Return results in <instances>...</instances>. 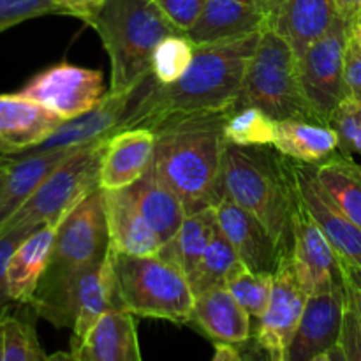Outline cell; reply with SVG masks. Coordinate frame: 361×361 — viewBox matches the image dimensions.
I'll return each mask as SVG.
<instances>
[{"mask_svg": "<svg viewBox=\"0 0 361 361\" xmlns=\"http://www.w3.org/2000/svg\"><path fill=\"white\" fill-rule=\"evenodd\" d=\"M76 148L66 150L27 152L11 155V168L7 175L6 189L0 201V229L18 212V208L32 196L42 180L66 161Z\"/></svg>", "mask_w": 361, "mask_h": 361, "instance_id": "27", "label": "cell"}, {"mask_svg": "<svg viewBox=\"0 0 361 361\" xmlns=\"http://www.w3.org/2000/svg\"><path fill=\"white\" fill-rule=\"evenodd\" d=\"M334 2L338 14H341L342 18H345L348 21L351 20V16L356 11L361 9V0H334Z\"/></svg>", "mask_w": 361, "mask_h": 361, "instance_id": "44", "label": "cell"}, {"mask_svg": "<svg viewBox=\"0 0 361 361\" xmlns=\"http://www.w3.org/2000/svg\"><path fill=\"white\" fill-rule=\"evenodd\" d=\"M338 16L334 0H282L271 16L270 27L288 39L300 56Z\"/></svg>", "mask_w": 361, "mask_h": 361, "instance_id": "25", "label": "cell"}, {"mask_svg": "<svg viewBox=\"0 0 361 361\" xmlns=\"http://www.w3.org/2000/svg\"><path fill=\"white\" fill-rule=\"evenodd\" d=\"M207 0H155L164 16L185 34L200 18Z\"/></svg>", "mask_w": 361, "mask_h": 361, "instance_id": "40", "label": "cell"}, {"mask_svg": "<svg viewBox=\"0 0 361 361\" xmlns=\"http://www.w3.org/2000/svg\"><path fill=\"white\" fill-rule=\"evenodd\" d=\"M328 123L338 134V152L349 157H361V102L345 97Z\"/></svg>", "mask_w": 361, "mask_h": 361, "instance_id": "36", "label": "cell"}, {"mask_svg": "<svg viewBox=\"0 0 361 361\" xmlns=\"http://www.w3.org/2000/svg\"><path fill=\"white\" fill-rule=\"evenodd\" d=\"M243 267L245 264L240 261L238 254L233 249L228 236L217 226L203 257H201L196 274L190 279V288H192L194 296L207 291V289L215 288V286H226V282Z\"/></svg>", "mask_w": 361, "mask_h": 361, "instance_id": "31", "label": "cell"}, {"mask_svg": "<svg viewBox=\"0 0 361 361\" xmlns=\"http://www.w3.org/2000/svg\"><path fill=\"white\" fill-rule=\"evenodd\" d=\"M229 113L176 115L152 127L155 154L150 169L178 194L187 214L217 203Z\"/></svg>", "mask_w": 361, "mask_h": 361, "instance_id": "2", "label": "cell"}, {"mask_svg": "<svg viewBox=\"0 0 361 361\" xmlns=\"http://www.w3.org/2000/svg\"><path fill=\"white\" fill-rule=\"evenodd\" d=\"M108 137L78 147L42 180L0 231L11 228L37 229L41 226L56 228L78 203L101 187L99 175Z\"/></svg>", "mask_w": 361, "mask_h": 361, "instance_id": "8", "label": "cell"}, {"mask_svg": "<svg viewBox=\"0 0 361 361\" xmlns=\"http://www.w3.org/2000/svg\"><path fill=\"white\" fill-rule=\"evenodd\" d=\"M245 309L235 300L226 286H215L194 296L189 323L214 342H247L252 334Z\"/></svg>", "mask_w": 361, "mask_h": 361, "instance_id": "21", "label": "cell"}, {"mask_svg": "<svg viewBox=\"0 0 361 361\" xmlns=\"http://www.w3.org/2000/svg\"><path fill=\"white\" fill-rule=\"evenodd\" d=\"M344 275H345V281H348L351 286H355V288L361 293V268H356L353 267V264L344 263Z\"/></svg>", "mask_w": 361, "mask_h": 361, "instance_id": "46", "label": "cell"}, {"mask_svg": "<svg viewBox=\"0 0 361 361\" xmlns=\"http://www.w3.org/2000/svg\"><path fill=\"white\" fill-rule=\"evenodd\" d=\"M345 309V286L310 295L286 361H321L341 344Z\"/></svg>", "mask_w": 361, "mask_h": 361, "instance_id": "14", "label": "cell"}, {"mask_svg": "<svg viewBox=\"0 0 361 361\" xmlns=\"http://www.w3.org/2000/svg\"><path fill=\"white\" fill-rule=\"evenodd\" d=\"M229 197L259 219L284 257L293 252V219L300 194L293 161L267 147L228 143L222 157L219 197Z\"/></svg>", "mask_w": 361, "mask_h": 361, "instance_id": "3", "label": "cell"}, {"mask_svg": "<svg viewBox=\"0 0 361 361\" xmlns=\"http://www.w3.org/2000/svg\"><path fill=\"white\" fill-rule=\"evenodd\" d=\"M277 120L256 106L235 108L228 115L224 136L228 143L242 147H271L275 140Z\"/></svg>", "mask_w": 361, "mask_h": 361, "instance_id": "32", "label": "cell"}, {"mask_svg": "<svg viewBox=\"0 0 361 361\" xmlns=\"http://www.w3.org/2000/svg\"><path fill=\"white\" fill-rule=\"evenodd\" d=\"M62 122L66 120L56 113L21 94L0 95V141L6 143L13 154H20L41 143Z\"/></svg>", "mask_w": 361, "mask_h": 361, "instance_id": "22", "label": "cell"}, {"mask_svg": "<svg viewBox=\"0 0 361 361\" xmlns=\"http://www.w3.org/2000/svg\"><path fill=\"white\" fill-rule=\"evenodd\" d=\"M108 53L113 94L130 92L152 74L159 42L182 30L164 16L155 0H108L87 21Z\"/></svg>", "mask_w": 361, "mask_h": 361, "instance_id": "4", "label": "cell"}, {"mask_svg": "<svg viewBox=\"0 0 361 361\" xmlns=\"http://www.w3.org/2000/svg\"><path fill=\"white\" fill-rule=\"evenodd\" d=\"M268 0H207L196 23L185 32L196 46L261 32L270 25Z\"/></svg>", "mask_w": 361, "mask_h": 361, "instance_id": "17", "label": "cell"}, {"mask_svg": "<svg viewBox=\"0 0 361 361\" xmlns=\"http://www.w3.org/2000/svg\"><path fill=\"white\" fill-rule=\"evenodd\" d=\"M55 226H41L11 254L7 264V289L9 296L18 305H28L48 268L55 243Z\"/></svg>", "mask_w": 361, "mask_h": 361, "instance_id": "24", "label": "cell"}, {"mask_svg": "<svg viewBox=\"0 0 361 361\" xmlns=\"http://www.w3.org/2000/svg\"><path fill=\"white\" fill-rule=\"evenodd\" d=\"M348 42L349 21L338 16L334 25L298 56L303 95L316 118L323 123L330 122L337 106L348 97L344 80Z\"/></svg>", "mask_w": 361, "mask_h": 361, "instance_id": "9", "label": "cell"}, {"mask_svg": "<svg viewBox=\"0 0 361 361\" xmlns=\"http://www.w3.org/2000/svg\"><path fill=\"white\" fill-rule=\"evenodd\" d=\"M28 305L35 316L56 328H71L78 345L88 328L109 309H115L108 257L99 267L62 270L46 268Z\"/></svg>", "mask_w": 361, "mask_h": 361, "instance_id": "7", "label": "cell"}, {"mask_svg": "<svg viewBox=\"0 0 361 361\" xmlns=\"http://www.w3.org/2000/svg\"><path fill=\"white\" fill-rule=\"evenodd\" d=\"M111 247L130 256H157L162 243L126 189L104 190Z\"/></svg>", "mask_w": 361, "mask_h": 361, "instance_id": "23", "label": "cell"}, {"mask_svg": "<svg viewBox=\"0 0 361 361\" xmlns=\"http://www.w3.org/2000/svg\"><path fill=\"white\" fill-rule=\"evenodd\" d=\"M256 106L279 120H317L300 85L298 55L288 39L268 25L247 63L236 108ZM319 122V120H317Z\"/></svg>", "mask_w": 361, "mask_h": 361, "instance_id": "6", "label": "cell"}, {"mask_svg": "<svg viewBox=\"0 0 361 361\" xmlns=\"http://www.w3.org/2000/svg\"><path fill=\"white\" fill-rule=\"evenodd\" d=\"M196 44L183 32L162 39L152 55V76L159 85H171L185 74Z\"/></svg>", "mask_w": 361, "mask_h": 361, "instance_id": "34", "label": "cell"}, {"mask_svg": "<svg viewBox=\"0 0 361 361\" xmlns=\"http://www.w3.org/2000/svg\"><path fill=\"white\" fill-rule=\"evenodd\" d=\"M32 231H35V229L11 228L6 231H0V317L13 312V307L18 305L13 302V298L9 296V289H7V264H9L11 254L14 252V249Z\"/></svg>", "mask_w": 361, "mask_h": 361, "instance_id": "39", "label": "cell"}, {"mask_svg": "<svg viewBox=\"0 0 361 361\" xmlns=\"http://www.w3.org/2000/svg\"><path fill=\"white\" fill-rule=\"evenodd\" d=\"M104 189H95L56 226L49 268L80 270L99 267L109 252Z\"/></svg>", "mask_w": 361, "mask_h": 361, "instance_id": "10", "label": "cell"}, {"mask_svg": "<svg viewBox=\"0 0 361 361\" xmlns=\"http://www.w3.org/2000/svg\"><path fill=\"white\" fill-rule=\"evenodd\" d=\"M11 154H13V150H11L6 143L0 141V157H4V155H11Z\"/></svg>", "mask_w": 361, "mask_h": 361, "instance_id": "48", "label": "cell"}, {"mask_svg": "<svg viewBox=\"0 0 361 361\" xmlns=\"http://www.w3.org/2000/svg\"><path fill=\"white\" fill-rule=\"evenodd\" d=\"M349 37L361 48V9L356 11L349 20Z\"/></svg>", "mask_w": 361, "mask_h": 361, "instance_id": "45", "label": "cell"}, {"mask_svg": "<svg viewBox=\"0 0 361 361\" xmlns=\"http://www.w3.org/2000/svg\"><path fill=\"white\" fill-rule=\"evenodd\" d=\"M18 94L71 120L95 108L106 97V87L101 71L60 62L35 74Z\"/></svg>", "mask_w": 361, "mask_h": 361, "instance_id": "11", "label": "cell"}, {"mask_svg": "<svg viewBox=\"0 0 361 361\" xmlns=\"http://www.w3.org/2000/svg\"><path fill=\"white\" fill-rule=\"evenodd\" d=\"M78 361H141L134 316L122 309H109L88 328L71 351Z\"/></svg>", "mask_w": 361, "mask_h": 361, "instance_id": "20", "label": "cell"}, {"mask_svg": "<svg viewBox=\"0 0 361 361\" xmlns=\"http://www.w3.org/2000/svg\"><path fill=\"white\" fill-rule=\"evenodd\" d=\"M307 300L309 293L296 275L291 256L284 257L274 274V289L268 309L257 319V330L252 337L254 348L261 356L274 361H286Z\"/></svg>", "mask_w": 361, "mask_h": 361, "instance_id": "12", "label": "cell"}, {"mask_svg": "<svg viewBox=\"0 0 361 361\" xmlns=\"http://www.w3.org/2000/svg\"><path fill=\"white\" fill-rule=\"evenodd\" d=\"M300 194V192H298ZM293 267L310 295L345 286L344 261L300 197L293 219Z\"/></svg>", "mask_w": 361, "mask_h": 361, "instance_id": "13", "label": "cell"}, {"mask_svg": "<svg viewBox=\"0 0 361 361\" xmlns=\"http://www.w3.org/2000/svg\"><path fill=\"white\" fill-rule=\"evenodd\" d=\"M341 348L348 361H361V293L348 281Z\"/></svg>", "mask_w": 361, "mask_h": 361, "instance_id": "37", "label": "cell"}, {"mask_svg": "<svg viewBox=\"0 0 361 361\" xmlns=\"http://www.w3.org/2000/svg\"><path fill=\"white\" fill-rule=\"evenodd\" d=\"M217 226L214 204L192 212L187 215L175 236L162 243L157 256L178 267L190 282Z\"/></svg>", "mask_w": 361, "mask_h": 361, "instance_id": "29", "label": "cell"}, {"mask_svg": "<svg viewBox=\"0 0 361 361\" xmlns=\"http://www.w3.org/2000/svg\"><path fill=\"white\" fill-rule=\"evenodd\" d=\"M226 288L252 319H259L270 303L274 274H261L243 267L226 282Z\"/></svg>", "mask_w": 361, "mask_h": 361, "instance_id": "35", "label": "cell"}, {"mask_svg": "<svg viewBox=\"0 0 361 361\" xmlns=\"http://www.w3.org/2000/svg\"><path fill=\"white\" fill-rule=\"evenodd\" d=\"M314 175L331 203L345 217L361 226V164L355 157L337 152L314 166Z\"/></svg>", "mask_w": 361, "mask_h": 361, "instance_id": "30", "label": "cell"}, {"mask_svg": "<svg viewBox=\"0 0 361 361\" xmlns=\"http://www.w3.org/2000/svg\"><path fill=\"white\" fill-rule=\"evenodd\" d=\"M44 14H60L53 0H0V32Z\"/></svg>", "mask_w": 361, "mask_h": 361, "instance_id": "38", "label": "cell"}, {"mask_svg": "<svg viewBox=\"0 0 361 361\" xmlns=\"http://www.w3.org/2000/svg\"><path fill=\"white\" fill-rule=\"evenodd\" d=\"M214 207L219 228L228 236L240 261L252 271L275 274L284 254L267 226L229 197H221Z\"/></svg>", "mask_w": 361, "mask_h": 361, "instance_id": "15", "label": "cell"}, {"mask_svg": "<svg viewBox=\"0 0 361 361\" xmlns=\"http://www.w3.org/2000/svg\"><path fill=\"white\" fill-rule=\"evenodd\" d=\"M242 344L235 342H214V361H242L245 355L242 353Z\"/></svg>", "mask_w": 361, "mask_h": 361, "instance_id": "43", "label": "cell"}, {"mask_svg": "<svg viewBox=\"0 0 361 361\" xmlns=\"http://www.w3.org/2000/svg\"><path fill=\"white\" fill-rule=\"evenodd\" d=\"M9 168H11V155H4V157H0V201H2L4 189H6Z\"/></svg>", "mask_w": 361, "mask_h": 361, "instance_id": "47", "label": "cell"}, {"mask_svg": "<svg viewBox=\"0 0 361 361\" xmlns=\"http://www.w3.org/2000/svg\"><path fill=\"white\" fill-rule=\"evenodd\" d=\"M126 190L145 221L157 233L161 243L171 240L189 215L178 194L166 185L152 169L133 185L126 187Z\"/></svg>", "mask_w": 361, "mask_h": 361, "instance_id": "26", "label": "cell"}, {"mask_svg": "<svg viewBox=\"0 0 361 361\" xmlns=\"http://www.w3.org/2000/svg\"><path fill=\"white\" fill-rule=\"evenodd\" d=\"M133 90L122 94H106V97L95 108L76 118L66 120L60 123L46 140L37 143L28 150L20 152H44V150H66V148H78L83 145L94 143L101 137L111 136L113 133L122 129L123 118L129 111Z\"/></svg>", "mask_w": 361, "mask_h": 361, "instance_id": "18", "label": "cell"}, {"mask_svg": "<svg viewBox=\"0 0 361 361\" xmlns=\"http://www.w3.org/2000/svg\"><path fill=\"white\" fill-rule=\"evenodd\" d=\"M282 0H268V6H270V11H271V16H274V13L277 11L279 4H281Z\"/></svg>", "mask_w": 361, "mask_h": 361, "instance_id": "49", "label": "cell"}, {"mask_svg": "<svg viewBox=\"0 0 361 361\" xmlns=\"http://www.w3.org/2000/svg\"><path fill=\"white\" fill-rule=\"evenodd\" d=\"M293 161V159H291ZM293 171L296 176V185L307 210L312 214L317 224L328 236L330 243L341 259L353 267L361 268V226L345 217L330 197L324 194L314 175L312 164L293 161Z\"/></svg>", "mask_w": 361, "mask_h": 361, "instance_id": "16", "label": "cell"}, {"mask_svg": "<svg viewBox=\"0 0 361 361\" xmlns=\"http://www.w3.org/2000/svg\"><path fill=\"white\" fill-rule=\"evenodd\" d=\"M155 133L148 127L120 129L108 137L101 162V189H126L152 168Z\"/></svg>", "mask_w": 361, "mask_h": 361, "instance_id": "19", "label": "cell"}, {"mask_svg": "<svg viewBox=\"0 0 361 361\" xmlns=\"http://www.w3.org/2000/svg\"><path fill=\"white\" fill-rule=\"evenodd\" d=\"M261 32L196 46L189 69L171 85H159L150 74L133 90L122 129H152L176 115L233 111Z\"/></svg>", "mask_w": 361, "mask_h": 361, "instance_id": "1", "label": "cell"}, {"mask_svg": "<svg viewBox=\"0 0 361 361\" xmlns=\"http://www.w3.org/2000/svg\"><path fill=\"white\" fill-rule=\"evenodd\" d=\"M34 321L9 312L0 317V361H46Z\"/></svg>", "mask_w": 361, "mask_h": 361, "instance_id": "33", "label": "cell"}, {"mask_svg": "<svg viewBox=\"0 0 361 361\" xmlns=\"http://www.w3.org/2000/svg\"><path fill=\"white\" fill-rule=\"evenodd\" d=\"M345 90L348 97L361 102V48L349 37L345 49Z\"/></svg>", "mask_w": 361, "mask_h": 361, "instance_id": "41", "label": "cell"}, {"mask_svg": "<svg viewBox=\"0 0 361 361\" xmlns=\"http://www.w3.org/2000/svg\"><path fill=\"white\" fill-rule=\"evenodd\" d=\"M108 0H53L60 14H71L87 23Z\"/></svg>", "mask_w": 361, "mask_h": 361, "instance_id": "42", "label": "cell"}, {"mask_svg": "<svg viewBox=\"0 0 361 361\" xmlns=\"http://www.w3.org/2000/svg\"><path fill=\"white\" fill-rule=\"evenodd\" d=\"M271 147L303 164L317 166L338 152V134L330 123L317 120H279Z\"/></svg>", "mask_w": 361, "mask_h": 361, "instance_id": "28", "label": "cell"}, {"mask_svg": "<svg viewBox=\"0 0 361 361\" xmlns=\"http://www.w3.org/2000/svg\"><path fill=\"white\" fill-rule=\"evenodd\" d=\"M115 309L133 316L189 323L194 293L189 279L178 267L161 256H130L109 247Z\"/></svg>", "mask_w": 361, "mask_h": 361, "instance_id": "5", "label": "cell"}]
</instances>
